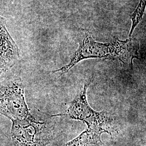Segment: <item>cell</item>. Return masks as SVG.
Masks as SVG:
<instances>
[{"label": "cell", "mask_w": 146, "mask_h": 146, "mask_svg": "<svg viewBox=\"0 0 146 146\" xmlns=\"http://www.w3.org/2000/svg\"><path fill=\"white\" fill-rule=\"evenodd\" d=\"M139 47L129 38L125 41L116 39L110 43L95 41L89 33L79 43L78 49L67 64L52 73L60 72L61 76L68 73L77 63L83 60L91 58L117 59L131 69L133 60L138 57Z\"/></svg>", "instance_id": "obj_1"}, {"label": "cell", "mask_w": 146, "mask_h": 146, "mask_svg": "<svg viewBox=\"0 0 146 146\" xmlns=\"http://www.w3.org/2000/svg\"><path fill=\"white\" fill-rule=\"evenodd\" d=\"M93 78L85 82L83 87L70 103L64 113L52 115V117L64 116L70 119L80 121L86 123L87 128L100 134L107 133L111 136V125L114 119L105 111L94 110L89 104L87 99V91Z\"/></svg>", "instance_id": "obj_2"}, {"label": "cell", "mask_w": 146, "mask_h": 146, "mask_svg": "<svg viewBox=\"0 0 146 146\" xmlns=\"http://www.w3.org/2000/svg\"><path fill=\"white\" fill-rule=\"evenodd\" d=\"M12 122L11 135L15 146H47L57 133L53 123L37 120L31 114Z\"/></svg>", "instance_id": "obj_3"}, {"label": "cell", "mask_w": 146, "mask_h": 146, "mask_svg": "<svg viewBox=\"0 0 146 146\" xmlns=\"http://www.w3.org/2000/svg\"><path fill=\"white\" fill-rule=\"evenodd\" d=\"M0 114L12 121L23 119L31 114L20 78H7L0 82Z\"/></svg>", "instance_id": "obj_4"}, {"label": "cell", "mask_w": 146, "mask_h": 146, "mask_svg": "<svg viewBox=\"0 0 146 146\" xmlns=\"http://www.w3.org/2000/svg\"><path fill=\"white\" fill-rule=\"evenodd\" d=\"M19 58L18 47L7 31L5 19L0 16V75L11 68Z\"/></svg>", "instance_id": "obj_5"}, {"label": "cell", "mask_w": 146, "mask_h": 146, "mask_svg": "<svg viewBox=\"0 0 146 146\" xmlns=\"http://www.w3.org/2000/svg\"><path fill=\"white\" fill-rule=\"evenodd\" d=\"M99 133L87 128L81 134L62 146H105Z\"/></svg>", "instance_id": "obj_6"}, {"label": "cell", "mask_w": 146, "mask_h": 146, "mask_svg": "<svg viewBox=\"0 0 146 146\" xmlns=\"http://www.w3.org/2000/svg\"><path fill=\"white\" fill-rule=\"evenodd\" d=\"M146 8V0H141L139 2V4L134 13L131 15V19L132 21V25L131 27V31L129 34V38H131L133 33L136 27L139 24V23L141 21L144 11Z\"/></svg>", "instance_id": "obj_7"}]
</instances>
